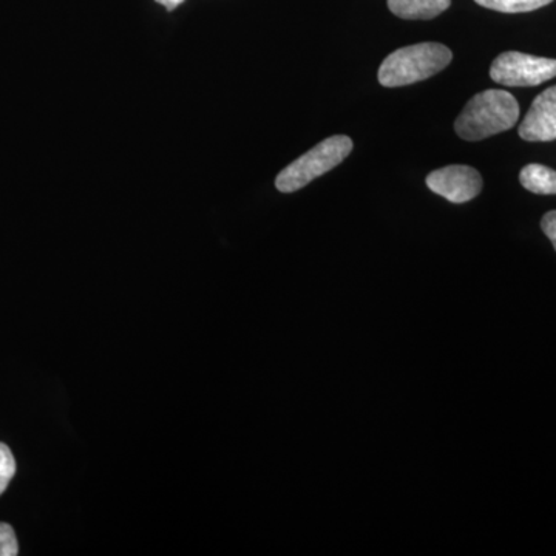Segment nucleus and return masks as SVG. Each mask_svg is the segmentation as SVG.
Returning a JSON list of instances; mask_svg holds the SVG:
<instances>
[{"mask_svg": "<svg viewBox=\"0 0 556 556\" xmlns=\"http://www.w3.org/2000/svg\"><path fill=\"white\" fill-rule=\"evenodd\" d=\"M482 177L470 166H447L431 172L427 186L450 203L463 204L477 199L482 190Z\"/></svg>", "mask_w": 556, "mask_h": 556, "instance_id": "39448f33", "label": "nucleus"}, {"mask_svg": "<svg viewBox=\"0 0 556 556\" xmlns=\"http://www.w3.org/2000/svg\"><path fill=\"white\" fill-rule=\"evenodd\" d=\"M522 188L538 195H555L556 170L543 164H527L519 174Z\"/></svg>", "mask_w": 556, "mask_h": 556, "instance_id": "6e6552de", "label": "nucleus"}, {"mask_svg": "<svg viewBox=\"0 0 556 556\" xmlns=\"http://www.w3.org/2000/svg\"><path fill=\"white\" fill-rule=\"evenodd\" d=\"M14 473H16V460H14L13 453L9 445L0 442V495L5 492Z\"/></svg>", "mask_w": 556, "mask_h": 556, "instance_id": "9d476101", "label": "nucleus"}, {"mask_svg": "<svg viewBox=\"0 0 556 556\" xmlns=\"http://www.w3.org/2000/svg\"><path fill=\"white\" fill-rule=\"evenodd\" d=\"M452 0H388V9L401 20L428 21L450 9Z\"/></svg>", "mask_w": 556, "mask_h": 556, "instance_id": "0eeeda50", "label": "nucleus"}, {"mask_svg": "<svg viewBox=\"0 0 556 556\" xmlns=\"http://www.w3.org/2000/svg\"><path fill=\"white\" fill-rule=\"evenodd\" d=\"M351 150L353 141L343 135L325 139L281 170L276 179V188L283 193L298 192L314 179L338 167L350 156Z\"/></svg>", "mask_w": 556, "mask_h": 556, "instance_id": "7ed1b4c3", "label": "nucleus"}, {"mask_svg": "<svg viewBox=\"0 0 556 556\" xmlns=\"http://www.w3.org/2000/svg\"><path fill=\"white\" fill-rule=\"evenodd\" d=\"M490 78L506 87H536L556 78V60L506 51L493 61Z\"/></svg>", "mask_w": 556, "mask_h": 556, "instance_id": "20e7f679", "label": "nucleus"}, {"mask_svg": "<svg viewBox=\"0 0 556 556\" xmlns=\"http://www.w3.org/2000/svg\"><path fill=\"white\" fill-rule=\"evenodd\" d=\"M478 5L484 7V9L500 11V13H529V11H535L543 9L554 0H475Z\"/></svg>", "mask_w": 556, "mask_h": 556, "instance_id": "1a4fd4ad", "label": "nucleus"}, {"mask_svg": "<svg viewBox=\"0 0 556 556\" xmlns=\"http://www.w3.org/2000/svg\"><path fill=\"white\" fill-rule=\"evenodd\" d=\"M541 229L546 233L547 239L552 241L556 251V211L547 212L541 222Z\"/></svg>", "mask_w": 556, "mask_h": 556, "instance_id": "f8f14e48", "label": "nucleus"}, {"mask_svg": "<svg viewBox=\"0 0 556 556\" xmlns=\"http://www.w3.org/2000/svg\"><path fill=\"white\" fill-rule=\"evenodd\" d=\"M519 119V104L506 90H485L471 98L457 116L456 134L466 141H481L510 130Z\"/></svg>", "mask_w": 556, "mask_h": 556, "instance_id": "f257e3e1", "label": "nucleus"}, {"mask_svg": "<svg viewBox=\"0 0 556 556\" xmlns=\"http://www.w3.org/2000/svg\"><path fill=\"white\" fill-rule=\"evenodd\" d=\"M156 2L161 3L164 9L174 11L177 7L181 5L185 0H156Z\"/></svg>", "mask_w": 556, "mask_h": 556, "instance_id": "ddd939ff", "label": "nucleus"}, {"mask_svg": "<svg viewBox=\"0 0 556 556\" xmlns=\"http://www.w3.org/2000/svg\"><path fill=\"white\" fill-rule=\"evenodd\" d=\"M20 554L16 533L13 527L0 522V556H16Z\"/></svg>", "mask_w": 556, "mask_h": 556, "instance_id": "9b49d317", "label": "nucleus"}, {"mask_svg": "<svg viewBox=\"0 0 556 556\" xmlns=\"http://www.w3.org/2000/svg\"><path fill=\"white\" fill-rule=\"evenodd\" d=\"M519 137L530 142L556 139V86L538 94L518 130Z\"/></svg>", "mask_w": 556, "mask_h": 556, "instance_id": "423d86ee", "label": "nucleus"}, {"mask_svg": "<svg viewBox=\"0 0 556 556\" xmlns=\"http://www.w3.org/2000/svg\"><path fill=\"white\" fill-rule=\"evenodd\" d=\"M453 60L452 50L438 42H422L393 51L379 68V83L388 89L412 86L442 72Z\"/></svg>", "mask_w": 556, "mask_h": 556, "instance_id": "f03ea898", "label": "nucleus"}]
</instances>
